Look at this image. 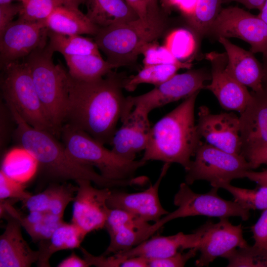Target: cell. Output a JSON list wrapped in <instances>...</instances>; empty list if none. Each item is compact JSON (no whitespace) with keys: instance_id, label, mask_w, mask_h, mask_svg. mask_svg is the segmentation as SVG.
<instances>
[{"instance_id":"10","label":"cell","mask_w":267,"mask_h":267,"mask_svg":"<svg viewBox=\"0 0 267 267\" xmlns=\"http://www.w3.org/2000/svg\"><path fill=\"white\" fill-rule=\"evenodd\" d=\"M211 80V73L205 69L190 70L176 74L151 90L135 96L127 97L126 113L128 116L134 107L148 113L181 99H186L205 89V82Z\"/></svg>"},{"instance_id":"9","label":"cell","mask_w":267,"mask_h":267,"mask_svg":"<svg viewBox=\"0 0 267 267\" xmlns=\"http://www.w3.org/2000/svg\"><path fill=\"white\" fill-rule=\"evenodd\" d=\"M219 189L213 187L208 192L200 194L192 191L185 182L181 183L174 198V204L178 209L154 222L152 224V228L157 231L173 220L199 215L220 219L239 217L243 221L248 220L250 210L243 208L234 201H227L221 198L218 194Z\"/></svg>"},{"instance_id":"21","label":"cell","mask_w":267,"mask_h":267,"mask_svg":"<svg viewBox=\"0 0 267 267\" xmlns=\"http://www.w3.org/2000/svg\"><path fill=\"white\" fill-rule=\"evenodd\" d=\"M204 229L203 224L191 234L180 232L171 236H154L128 250L114 254L122 261L137 256L149 259L170 257L178 253V249L183 250L196 247Z\"/></svg>"},{"instance_id":"35","label":"cell","mask_w":267,"mask_h":267,"mask_svg":"<svg viewBox=\"0 0 267 267\" xmlns=\"http://www.w3.org/2000/svg\"><path fill=\"white\" fill-rule=\"evenodd\" d=\"M164 45L178 60L184 62L195 51L197 42L193 33L180 28L172 31L167 35Z\"/></svg>"},{"instance_id":"30","label":"cell","mask_w":267,"mask_h":267,"mask_svg":"<svg viewBox=\"0 0 267 267\" xmlns=\"http://www.w3.org/2000/svg\"><path fill=\"white\" fill-rule=\"evenodd\" d=\"M190 62L181 64H166L154 65L143 68L135 75L126 78L124 88L128 91H134L140 84L147 83L159 85L175 76L180 69H190Z\"/></svg>"},{"instance_id":"31","label":"cell","mask_w":267,"mask_h":267,"mask_svg":"<svg viewBox=\"0 0 267 267\" xmlns=\"http://www.w3.org/2000/svg\"><path fill=\"white\" fill-rule=\"evenodd\" d=\"M47 44L54 52L66 55H101L94 41L81 35H64L48 30Z\"/></svg>"},{"instance_id":"42","label":"cell","mask_w":267,"mask_h":267,"mask_svg":"<svg viewBox=\"0 0 267 267\" xmlns=\"http://www.w3.org/2000/svg\"><path fill=\"white\" fill-rule=\"evenodd\" d=\"M254 245L267 248V209L263 210L257 222L251 226Z\"/></svg>"},{"instance_id":"4","label":"cell","mask_w":267,"mask_h":267,"mask_svg":"<svg viewBox=\"0 0 267 267\" xmlns=\"http://www.w3.org/2000/svg\"><path fill=\"white\" fill-rule=\"evenodd\" d=\"M166 27L160 14L145 19L138 18L100 28L94 41L106 55V60L118 68L135 61L143 48L155 42Z\"/></svg>"},{"instance_id":"55","label":"cell","mask_w":267,"mask_h":267,"mask_svg":"<svg viewBox=\"0 0 267 267\" xmlns=\"http://www.w3.org/2000/svg\"><path fill=\"white\" fill-rule=\"evenodd\" d=\"M173 0H161L162 6L164 10L168 12L170 11L171 9L173 7Z\"/></svg>"},{"instance_id":"27","label":"cell","mask_w":267,"mask_h":267,"mask_svg":"<svg viewBox=\"0 0 267 267\" xmlns=\"http://www.w3.org/2000/svg\"><path fill=\"white\" fill-rule=\"evenodd\" d=\"M72 78L81 81H91L103 77L116 67L104 60L101 55L64 56Z\"/></svg>"},{"instance_id":"3","label":"cell","mask_w":267,"mask_h":267,"mask_svg":"<svg viewBox=\"0 0 267 267\" xmlns=\"http://www.w3.org/2000/svg\"><path fill=\"white\" fill-rule=\"evenodd\" d=\"M199 92L185 99L151 127L142 161L176 163L185 171L188 169L191 157L202 143L194 120L195 103Z\"/></svg>"},{"instance_id":"5","label":"cell","mask_w":267,"mask_h":267,"mask_svg":"<svg viewBox=\"0 0 267 267\" xmlns=\"http://www.w3.org/2000/svg\"><path fill=\"white\" fill-rule=\"evenodd\" d=\"M54 52L48 44L25 57L44 112L57 137L64 125L68 100V72L53 61Z\"/></svg>"},{"instance_id":"28","label":"cell","mask_w":267,"mask_h":267,"mask_svg":"<svg viewBox=\"0 0 267 267\" xmlns=\"http://www.w3.org/2000/svg\"><path fill=\"white\" fill-rule=\"evenodd\" d=\"M38 170L37 160L22 147L5 155L0 169L8 177L25 185L33 178Z\"/></svg>"},{"instance_id":"38","label":"cell","mask_w":267,"mask_h":267,"mask_svg":"<svg viewBox=\"0 0 267 267\" xmlns=\"http://www.w3.org/2000/svg\"><path fill=\"white\" fill-rule=\"evenodd\" d=\"M144 67L158 64H181L184 62L178 60L164 45L152 42L142 49Z\"/></svg>"},{"instance_id":"1","label":"cell","mask_w":267,"mask_h":267,"mask_svg":"<svg viewBox=\"0 0 267 267\" xmlns=\"http://www.w3.org/2000/svg\"><path fill=\"white\" fill-rule=\"evenodd\" d=\"M111 71L91 81L75 79L68 73V100L64 124L87 133L103 145L111 144L118 121L126 117L125 79Z\"/></svg>"},{"instance_id":"39","label":"cell","mask_w":267,"mask_h":267,"mask_svg":"<svg viewBox=\"0 0 267 267\" xmlns=\"http://www.w3.org/2000/svg\"><path fill=\"white\" fill-rule=\"evenodd\" d=\"M26 185L8 177L0 171V200L11 199L22 202L32 195L26 190Z\"/></svg>"},{"instance_id":"53","label":"cell","mask_w":267,"mask_h":267,"mask_svg":"<svg viewBox=\"0 0 267 267\" xmlns=\"http://www.w3.org/2000/svg\"><path fill=\"white\" fill-rule=\"evenodd\" d=\"M151 15L160 14L158 6V0H147Z\"/></svg>"},{"instance_id":"45","label":"cell","mask_w":267,"mask_h":267,"mask_svg":"<svg viewBox=\"0 0 267 267\" xmlns=\"http://www.w3.org/2000/svg\"><path fill=\"white\" fill-rule=\"evenodd\" d=\"M245 158L250 163L253 170L262 164L267 165V143L249 153Z\"/></svg>"},{"instance_id":"24","label":"cell","mask_w":267,"mask_h":267,"mask_svg":"<svg viewBox=\"0 0 267 267\" xmlns=\"http://www.w3.org/2000/svg\"><path fill=\"white\" fill-rule=\"evenodd\" d=\"M79 5L72 3L56 8L45 20L48 30L64 35L95 36L100 28L80 10Z\"/></svg>"},{"instance_id":"11","label":"cell","mask_w":267,"mask_h":267,"mask_svg":"<svg viewBox=\"0 0 267 267\" xmlns=\"http://www.w3.org/2000/svg\"><path fill=\"white\" fill-rule=\"evenodd\" d=\"M217 38H236L251 45L253 53H267V24L258 15L238 7L222 8L208 35Z\"/></svg>"},{"instance_id":"32","label":"cell","mask_w":267,"mask_h":267,"mask_svg":"<svg viewBox=\"0 0 267 267\" xmlns=\"http://www.w3.org/2000/svg\"><path fill=\"white\" fill-rule=\"evenodd\" d=\"M224 0H198L194 14L187 19L194 33L199 38L208 35L210 29L222 9Z\"/></svg>"},{"instance_id":"34","label":"cell","mask_w":267,"mask_h":267,"mask_svg":"<svg viewBox=\"0 0 267 267\" xmlns=\"http://www.w3.org/2000/svg\"><path fill=\"white\" fill-rule=\"evenodd\" d=\"M227 267H267V248L255 245L237 248L222 257Z\"/></svg>"},{"instance_id":"14","label":"cell","mask_w":267,"mask_h":267,"mask_svg":"<svg viewBox=\"0 0 267 267\" xmlns=\"http://www.w3.org/2000/svg\"><path fill=\"white\" fill-rule=\"evenodd\" d=\"M197 127L208 144L228 153L241 154L240 119L233 112L212 114L207 106H201Z\"/></svg>"},{"instance_id":"41","label":"cell","mask_w":267,"mask_h":267,"mask_svg":"<svg viewBox=\"0 0 267 267\" xmlns=\"http://www.w3.org/2000/svg\"><path fill=\"white\" fill-rule=\"evenodd\" d=\"M0 147L3 150L7 146L10 137L13 135L15 130L12 129V122L14 121L12 113L5 102H0Z\"/></svg>"},{"instance_id":"22","label":"cell","mask_w":267,"mask_h":267,"mask_svg":"<svg viewBox=\"0 0 267 267\" xmlns=\"http://www.w3.org/2000/svg\"><path fill=\"white\" fill-rule=\"evenodd\" d=\"M7 220L5 230L0 236V267H29L36 263L39 251L32 250L21 233V224L14 215L3 212Z\"/></svg>"},{"instance_id":"43","label":"cell","mask_w":267,"mask_h":267,"mask_svg":"<svg viewBox=\"0 0 267 267\" xmlns=\"http://www.w3.org/2000/svg\"><path fill=\"white\" fill-rule=\"evenodd\" d=\"M21 9L19 2L0 4V34L13 21L14 17L19 15Z\"/></svg>"},{"instance_id":"44","label":"cell","mask_w":267,"mask_h":267,"mask_svg":"<svg viewBox=\"0 0 267 267\" xmlns=\"http://www.w3.org/2000/svg\"><path fill=\"white\" fill-rule=\"evenodd\" d=\"M84 259L86 260L89 266H94L100 267H120L122 261L115 254L108 257L102 255L96 257L87 252L85 249L81 248Z\"/></svg>"},{"instance_id":"13","label":"cell","mask_w":267,"mask_h":267,"mask_svg":"<svg viewBox=\"0 0 267 267\" xmlns=\"http://www.w3.org/2000/svg\"><path fill=\"white\" fill-rule=\"evenodd\" d=\"M75 182L78 189L73 201L71 222L87 235L104 227L110 211L107 201L112 190L108 187H93L92 182L87 179Z\"/></svg>"},{"instance_id":"33","label":"cell","mask_w":267,"mask_h":267,"mask_svg":"<svg viewBox=\"0 0 267 267\" xmlns=\"http://www.w3.org/2000/svg\"><path fill=\"white\" fill-rule=\"evenodd\" d=\"M22 9L19 18L29 21H45L57 7L72 3L80 4L84 0H16Z\"/></svg>"},{"instance_id":"29","label":"cell","mask_w":267,"mask_h":267,"mask_svg":"<svg viewBox=\"0 0 267 267\" xmlns=\"http://www.w3.org/2000/svg\"><path fill=\"white\" fill-rule=\"evenodd\" d=\"M12 214L18 218L21 226L35 242L49 238L63 222V217L48 211H30L24 216L15 209Z\"/></svg>"},{"instance_id":"50","label":"cell","mask_w":267,"mask_h":267,"mask_svg":"<svg viewBox=\"0 0 267 267\" xmlns=\"http://www.w3.org/2000/svg\"><path fill=\"white\" fill-rule=\"evenodd\" d=\"M149 259L143 257H133L124 259L121 267H148Z\"/></svg>"},{"instance_id":"12","label":"cell","mask_w":267,"mask_h":267,"mask_svg":"<svg viewBox=\"0 0 267 267\" xmlns=\"http://www.w3.org/2000/svg\"><path fill=\"white\" fill-rule=\"evenodd\" d=\"M48 31L45 21H29L18 18L12 22L0 34V66L18 61L45 47Z\"/></svg>"},{"instance_id":"18","label":"cell","mask_w":267,"mask_h":267,"mask_svg":"<svg viewBox=\"0 0 267 267\" xmlns=\"http://www.w3.org/2000/svg\"><path fill=\"white\" fill-rule=\"evenodd\" d=\"M150 225L127 211L110 209L104 226L110 241L102 255L128 250L147 239Z\"/></svg>"},{"instance_id":"6","label":"cell","mask_w":267,"mask_h":267,"mask_svg":"<svg viewBox=\"0 0 267 267\" xmlns=\"http://www.w3.org/2000/svg\"><path fill=\"white\" fill-rule=\"evenodd\" d=\"M60 137L69 155L78 162L95 167L108 179L125 180L134 178L136 171L146 162L129 161L106 148L87 133L69 125L62 127Z\"/></svg>"},{"instance_id":"8","label":"cell","mask_w":267,"mask_h":267,"mask_svg":"<svg viewBox=\"0 0 267 267\" xmlns=\"http://www.w3.org/2000/svg\"><path fill=\"white\" fill-rule=\"evenodd\" d=\"M194 156L185 171V182L189 185L196 180H205L220 188L234 179L244 178L246 171L253 170L241 154L228 153L207 143L202 142Z\"/></svg>"},{"instance_id":"49","label":"cell","mask_w":267,"mask_h":267,"mask_svg":"<svg viewBox=\"0 0 267 267\" xmlns=\"http://www.w3.org/2000/svg\"><path fill=\"white\" fill-rule=\"evenodd\" d=\"M245 178L257 183L258 185L267 186V168L261 172L253 170L246 171Z\"/></svg>"},{"instance_id":"46","label":"cell","mask_w":267,"mask_h":267,"mask_svg":"<svg viewBox=\"0 0 267 267\" xmlns=\"http://www.w3.org/2000/svg\"><path fill=\"white\" fill-rule=\"evenodd\" d=\"M197 1L198 0H173V6L177 7L187 19L194 14Z\"/></svg>"},{"instance_id":"25","label":"cell","mask_w":267,"mask_h":267,"mask_svg":"<svg viewBox=\"0 0 267 267\" xmlns=\"http://www.w3.org/2000/svg\"><path fill=\"white\" fill-rule=\"evenodd\" d=\"M89 19L99 28L134 20L139 18L124 0H84Z\"/></svg>"},{"instance_id":"47","label":"cell","mask_w":267,"mask_h":267,"mask_svg":"<svg viewBox=\"0 0 267 267\" xmlns=\"http://www.w3.org/2000/svg\"><path fill=\"white\" fill-rule=\"evenodd\" d=\"M125 0L141 19H145L150 16L155 15L150 14L147 0Z\"/></svg>"},{"instance_id":"17","label":"cell","mask_w":267,"mask_h":267,"mask_svg":"<svg viewBox=\"0 0 267 267\" xmlns=\"http://www.w3.org/2000/svg\"><path fill=\"white\" fill-rule=\"evenodd\" d=\"M170 165L164 163L157 180L143 191L127 193L112 191L107 201L108 207L127 211L147 222L158 221L163 216L169 213L160 203L158 191Z\"/></svg>"},{"instance_id":"16","label":"cell","mask_w":267,"mask_h":267,"mask_svg":"<svg viewBox=\"0 0 267 267\" xmlns=\"http://www.w3.org/2000/svg\"><path fill=\"white\" fill-rule=\"evenodd\" d=\"M211 64V82L205 89L211 91L221 106L227 110L241 113L250 101L252 94L247 87L232 77L226 70V52H212L206 55Z\"/></svg>"},{"instance_id":"7","label":"cell","mask_w":267,"mask_h":267,"mask_svg":"<svg viewBox=\"0 0 267 267\" xmlns=\"http://www.w3.org/2000/svg\"><path fill=\"white\" fill-rule=\"evenodd\" d=\"M0 68V88L4 102L12 105L29 125L56 136L45 114L27 64L12 61L1 65Z\"/></svg>"},{"instance_id":"54","label":"cell","mask_w":267,"mask_h":267,"mask_svg":"<svg viewBox=\"0 0 267 267\" xmlns=\"http://www.w3.org/2000/svg\"><path fill=\"white\" fill-rule=\"evenodd\" d=\"M258 16L267 24V0H266L263 7L260 10Z\"/></svg>"},{"instance_id":"37","label":"cell","mask_w":267,"mask_h":267,"mask_svg":"<svg viewBox=\"0 0 267 267\" xmlns=\"http://www.w3.org/2000/svg\"><path fill=\"white\" fill-rule=\"evenodd\" d=\"M49 189V207L48 212L63 217L65 208L73 202L78 186L71 183L52 182L47 187Z\"/></svg>"},{"instance_id":"51","label":"cell","mask_w":267,"mask_h":267,"mask_svg":"<svg viewBox=\"0 0 267 267\" xmlns=\"http://www.w3.org/2000/svg\"><path fill=\"white\" fill-rule=\"evenodd\" d=\"M266 0H224V2L236 1L242 3L248 9H257L260 10Z\"/></svg>"},{"instance_id":"26","label":"cell","mask_w":267,"mask_h":267,"mask_svg":"<svg viewBox=\"0 0 267 267\" xmlns=\"http://www.w3.org/2000/svg\"><path fill=\"white\" fill-rule=\"evenodd\" d=\"M86 235L75 224L63 222L50 237L38 242L40 267H49V259L57 251L79 248Z\"/></svg>"},{"instance_id":"36","label":"cell","mask_w":267,"mask_h":267,"mask_svg":"<svg viewBox=\"0 0 267 267\" xmlns=\"http://www.w3.org/2000/svg\"><path fill=\"white\" fill-rule=\"evenodd\" d=\"M250 189L233 186L230 183L223 184L220 188L230 192L234 201L248 210H264L267 209V186H260Z\"/></svg>"},{"instance_id":"52","label":"cell","mask_w":267,"mask_h":267,"mask_svg":"<svg viewBox=\"0 0 267 267\" xmlns=\"http://www.w3.org/2000/svg\"><path fill=\"white\" fill-rule=\"evenodd\" d=\"M263 67L264 76L263 79V88L267 90V53L263 55Z\"/></svg>"},{"instance_id":"15","label":"cell","mask_w":267,"mask_h":267,"mask_svg":"<svg viewBox=\"0 0 267 267\" xmlns=\"http://www.w3.org/2000/svg\"><path fill=\"white\" fill-rule=\"evenodd\" d=\"M220 219L216 223L208 221L204 224V232L196 247L200 252L195 262L197 267H207L217 258L248 245L243 237L241 224L235 225L228 218Z\"/></svg>"},{"instance_id":"23","label":"cell","mask_w":267,"mask_h":267,"mask_svg":"<svg viewBox=\"0 0 267 267\" xmlns=\"http://www.w3.org/2000/svg\"><path fill=\"white\" fill-rule=\"evenodd\" d=\"M227 55V72L244 86L253 91L262 90L263 67L254 53L231 43L227 38H220Z\"/></svg>"},{"instance_id":"56","label":"cell","mask_w":267,"mask_h":267,"mask_svg":"<svg viewBox=\"0 0 267 267\" xmlns=\"http://www.w3.org/2000/svg\"><path fill=\"white\" fill-rule=\"evenodd\" d=\"M13 0H0V4L11 3Z\"/></svg>"},{"instance_id":"2","label":"cell","mask_w":267,"mask_h":267,"mask_svg":"<svg viewBox=\"0 0 267 267\" xmlns=\"http://www.w3.org/2000/svg\"><path fill=\"white\" fill-rule=\"evenodd\" d=\"M16 123L13 137L22 147L37 160L43 176L52 182L91 181L99 187L112 188L138 185L134 178L125 180H113L96 173L92 167L81 164L68 152L65 145L53 134L33 128L26 122L14 107L7 104Z\"/></svg>"},{"instance_id":"20","label":"cell","mask_w":267,"mask_h":267,"mask_svg":"<svg viewBox=\"0 0 267 267\" xmlns=\"http://www.w3.org/2000/svg\"><path fill=\"white\" fill-rule=\"evenodd\" d=\"M148 115L140 108L133 109L113 136L110 145L115 154L134 161L137 153L145 150L151 128Z\"/></svg>"},{"instance_id":"40","label":"cell","mask_w":267,"mask_h":267,"mask_svg":"<svg viewBox=\"0 0 267 267\" xmlns=\"http://www.w3.org/2000/svg\"><path fill=\"white\" fill-rule=\"evenodd\" d=\"M198 251L196 247L189 249L186 253L178 252L173 256L159 259H149V267H182L194 257Z\"/></svg>"},{"instance_id":"19","label":"cell","mask_w":267,"mask_h":267,"mask_svg":"<svg viewBox=\"0 0 267 267\" xmlns=\"http://www.w3.org/2000/svg\"><path fill=\"white\" fill-rule=\"evenodd\" d=\"M251 93L252 97L239 117L241 154L244 158L267 143V90Z\"/></svg>"},{"instance_id":"48","label":"cell","mask_w":267,"mask_h":267,"mask_svg":"<svg viewBox=\"0 0 267 267\" xmlns=\"http://www.w3.org/2000/svg\"><path fill=\"white\" fill-rule=\"evenodd\" d=\"M58 267H88L89 264L85 259H82L74 252L62 260L58 265Z\"/></svg>"}]
</instances>
